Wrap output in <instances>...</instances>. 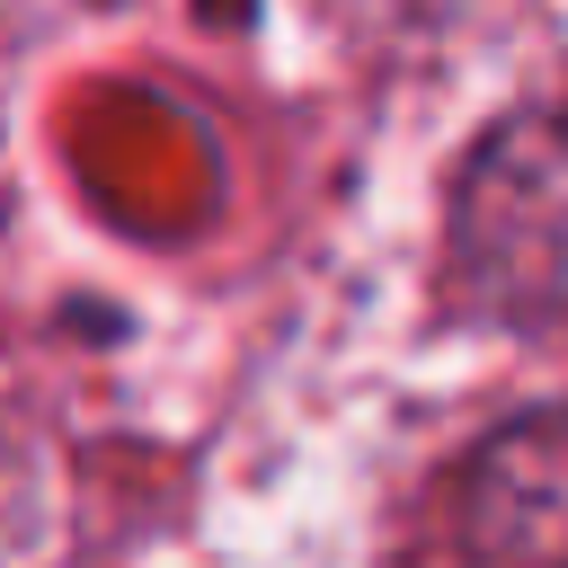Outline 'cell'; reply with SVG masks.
<instances>
[{"label": "cell", "instance_id": "6da1fadb", "mask_svg": "<svg viewBox=\"0 0 568 568\" xmlns=\"http://www.w3.org/2000/svg\"><path fill=\"white\" fill-rule=\"evenodd\" d=\"M462 284L506 320H568V106L506 115L453 195Z\"/></svg>", "mask_w": 568, "mask_h": 568}, {"label": "cell", "instance_id": "7a4b0ae2", "mask_svg": "<svg viewBox=\"0 0 568 568\" xmlns=\"http://www.w3.org/2000/svg\"><path fill=\"white\" fill-rule=\"evenodd\" d=\"M470 568H568V408L506 417L453 488Z\"/></svg>", "mask_w": 568, "mask_h": 568}]
</instances>
